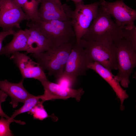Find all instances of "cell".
<instances>
[{
    "label": "cell",
    "instance_id": "cell-1",
    "mask_svg": "<svg viewBox=\"0 0 136 136\" xmlns=\"http://www.w3.org/2000/svg\"><path fill=\"white\" fill-rule=\"evenodd\" d=\"M111 16L99 7L96 16L81 39L97 41H111L123 38L122 30Z\"/></svg>",
    "mask_w": 136,
    "mask_h": 136
},
{
    "label": "cell",
    "instance_id": "cell-2",
    "mask_svg": "<svg viewBox=\"0 0 136 136\" xmlns=\"http://www.w3.org/2000/svg\"><path fill=\"white\" fill-rule=\"evenodd\" d=\"M74 41L38 53L33 54L32 57L49 76L56 78L61 76L63 71Z\"/></svg>",
    "mask_w": 136,
    "mask_h": 136
},
{
    "label": "cell",
    "instance_id": "cell-3",
    "mask_svg": "<svg viewBox=\"0 0 136 136\" xmlns=\"http://www.w3.org/2000/svg\"><path fill=\"white\" fill-rule=\"evenodd\" d=\"M33 22L48 40L51 48L76 39L71 20H45L39 18Z\"/></svg>",
    "mask_w": 136,
    "mask_h": 136
},
{
    "label": "cell",
    "instance_id": "cell-4",
    "mask_svg": "<svg viewBox=\"0 0 136 136\" xmlns=\"http://www.w3.org/2000/svg\"><path fill=\"white\" fill-rule=\"evenodd\" d=\"M80 44L94 62L110 71L117 70L116 47L113 42L97 41L81 39Z\"/></svg>",
    "mask_w": 136,
    "mask_h": 136
},
{
    "label": "cell",
    "instance_id": "cell-5",
    "mask_svg": "<svg viewBox=\"0 0 136 136\" xmlns=\"http://www.w3.org/2000/svg\"><path fill=\"white\" fill-rule=\"evenodd\" d=\"M116 47L118 72L116 76L121 85L127 88L129 76L136 66V50L123 38L113 42Z\"/></svg>",
    "mask_w": 136,
    "mask_h": 136
},
{
    "label": "cell",
    "instance_id": "cell-6",
    "mask_svg": "<svg viewBox=\"0 0 136 136\" xmlns=\"http://www.w3.org/2000/svg\"><path fill=\"white\" fill-rule=\"evenodd\" d=\"M71 19L76 42L81 39L96 16L100 2L85 4L83 1L75 4Z\"/></svg>",
    "mask_w": 136,
    "mask_h": 136
},
{
    "label": "cell",
    "instance_id": "cell-7",
    "mask_svg": "<svg viewBox=\"0 0 136 136\" xmlns=\"http://www.w3.org/2000/svg\"><path fill=\"white\" fill-rule=\"evenodd\" d=\"M99 7L113 17L115 22L121 29H131L135 26L136 11L127 6L123 0L111 2L100 0Z\"/></svg>",
    "mask_w": 136,
    "mask_h": 136
},
{
    "label": "cell",
    "instance_id": "cell-8",
    "mask_svg": "<svg viewBox=\"0 0 136 136\" xmlns=\"http://www.w3.org/2000/svg\"><path fill=\"white\" fill-rule=\"evenodd\" d=\"M93 62L76 40L72 45L62 74L76 81L78 76L86 75L89 66Z\"/></svg>",
    "mask_w": 136,
    "mask_h": 136
},
{
    "label": "cell",
    "instance_id": "cell-9",
    "mask_svg": "<svg viewBox=\"0 0 136 136\" xmlns=\"http://www.w3.org/2000/svg\"><path fill=\"white\" fill-rule=\"evenodd\" d=\"M25 20L30 19L15 0H0V27L3 31L20 28V23Z\"/></svg>",
    "mask_w": 136,
    "mask_h": 136
},
{
    "label": "cell",
    "instance_id": "cell-10",
    "mask_svg": "<svg viewBox=\"0 0 136 136\" xmlns=\"http://www.w3.org/2000/svg\"><path fill=\"white\" fill-rule=\"evenodd\" d=\"M39 81L44 90V94L39 95L40 99L43 103L53 99H66L70 98H74L79 101L84 92L82 88L76 89L67 87L51 82L47 79H43Z\"/></svg>",
    "mask_w": 136,
    "mask_h": 136
},
{
    "label": "cell",
    "instance_id": "cell-11",
    "mask_svg": "<svg viewBox=\"0 0 136 136\" xmlns=\"http://www.w3.org/2000/svg\"><path fill=\"white\" fill-rule=\"evenodd\" d=\"M38 11L39 18L45 20H71L73 11L66 4H60L55 0H41Z\"/></svg>",
    "mask_w": 136,
    "mask_h": 136
},
{
    "label": "cell",
    "instance_id": "cell-12",
    "mask_svg": "<svg viewBox=\"0 0 136 136\" xmlns=\"http://www.w3.org/2000/svg\"><path fill=\"white\" fill-rule=\"evenodd\" d=\"M10 58L19 69L22 79L33 78L39 81L47 79L44 71L39 64L26 54L17 52L12 54Z\"/></svg>",
    "mask_w": 136,
    "mask_h": 136
},
{
    "label": "cell",
    "instance_id": "cell-13",
    "mask_svg": "<svg viewBox=\"0 0 136 136\" xmlns=\"http://www.w3.org/2000/svg\"><path fill=\"white\" fill-rule=\"evenodd\" d=\"M29 36L25 51L27 53H40L51 49L50 42L39 27L31 21L28 22Z\"/></svg>",
    "mask_w": 136,
    "mask_h": 136
},
{
    "label": "cell",
    "instance_id": "cell-14",
    "mask_svg": "<svg viewBox=\"0 0 136 136\" xmlns=\"http://www.w3.org/2000/svg\"><path fill=\"white\" fill-rule=\"evenodd\" d=\"M89 69L96 72L108 83L120 101V110H124L123 102L128 98V96L121 86L116 76L113 75L111 71L95 62H93L89 65Z\"/></svg>",
    "mask_w": 136,
    "mask_h": 136
},
{
    "label": "cell",
    "instance_id": "cell-15",
    "mask_svg": "<svg viewBox=\"0 0 136 136\" xmlns=\"http://www.w3.org/2000/svg\"><path fill=\"white\" fill-rule=\"evenodd\" d=\"M24 79H22L20 82L14 83L8 81L7 80H0V89L11 98L10 103L13 108L18 106V103H23L25 100L33 95L30 94L25 88L23 83Z\"/></svg>",
    "mask_w": 136,
    "mask_h": 136
},
{
    "label": "cell",
    "instance_id": "cell-16",
    "mask_svg": "<svg viewBox=\"0 0 136 136\" xmlns=\"http://www.w3.org/2000/svg\"><path fill=\"white\" fill-rule=\"evenodd\" d=\"M29 36L28 29L20 30L15 32L12 41L2 47L0 55L9 57L11 55L18 52L25 51Z\"/></svg>",
    "mask_w": 136,
    "mask_h": 136
},
{
    "label": "cell",
    "instance_id": "cell-17",
    "mask_svg": "<svg viewBox=\"0 0 136 136\" xmlns=\"http://www.w3.org/2000/svg\"><path fill=\"white\" fill-rule=\"evenodd\" d=\"M29 17L34 22L39 18L38 15V7L41 0H15Z\"/></svg>",
    "mask_w": 136,
    "mask_h": 136
},
{
    "label": "cell",
    "instance_id": "cell-18",
    "mask_svg": "<svg viewBox=\"0 0 136 136\" xmlns=\"http://www.w3.org/2000/svg\"><path fill=\"white\" fill-rule=\"evenodd\" d=\"M41 101L39 95L35 96L33 95L25 100L23 105L20 108L15 111L11 118L14 119L20 114L29 112L38 103Z\"/></svg>",
    "mask_w": 136,
    "mask_h": 136
},
{
    "label": "cell",
    "instance_id": "cell-19",
    "mask_svg": "<svg viewBox=\"0 0 136 136\" xmlns=\"http://www.w3.org/2000/svg\"><path fill=\"white\" fill-rule=\"evenodd\" d=\"M43 103L41 101L39 102L28 112V114L32 115L35 119L43 120L48 117H51L53 120L56 121L57 119L54 115L50 116L48 114L43 105Z\"/></svg>",
    "mask_w": 136,
    "mask_h": 136
},
{
    "label": "cell",
    "instance_id": "cell-20",
    "mask_svg": "<svg viewBox=\"0 0 136 136\" xmlns=\"http://www.w3.org/2000/svg\"><path fill=\"white\" fill-rule=\"evenodd\" d=\"M13 122L24 125L25 123L21 120L13 119H5L1 117L0 119V136H11L13 135L10 128V123Z\"/></svg>",
    "mask_w": 136,
    "mask_h": 136
},
{
    "label": "cell",
    "instance_id": "cell-21",
    "mask_svg": "<svg viewBox=\"0 0 136 136\" xmlns=\"http://www.w3.org/2000/svg\"><path fill=\"white\" fill-rule=\"evenodd\" d=\"M123 38L129 42L136 50V26H135L131 29H122Z\"/></svg>",
    "mask_w": 136,
    "mask_h": 136
},
{
    "label": "cell",
    "instance_id": "cell-22",
    "mask_svg": "<svg viewBox=\"0 0 136 136\" xmlns=\"http://www.w3.org/2000/svg\"><path fill=\"white\" fill-rule=\"evenodd\" d=\"M56 79V83L69 88H72L76 82L69 77L63 74Z\"/></svg>",
    "mask_w": 136,
    "mask_h": 136
},
{
    "label": "cell",
    "instance_id": "cell-23",
    "mask_svg": "<svg viewBox=\"0 0 136 136\" xmlns=\"http://www.w3.org/2000/svg\"><path fill=\"white\" fill-rule=\"evenodd\" d=\"M8 96L6 93L0 90V116L6 119H13L6 115L3 110L1 107V103L5 101Z\"/></svg>",
    "mask_w": 136,
    "mask_h": 136
},
{
    "label": "cell",
    "instance_id": "cell-24",
    "mask_svg": "<svg viewBox=\"0 0 136 136\" xmlns=\"http://www.w3.org/2000/svg\"><path fill=\"white\" fill-rule=\"evenodd\" d=\"M15 31L13 29L6 31L0 32V51L2 48V42L8 36L13 35Z\"/></svg>",
    "mask_w": 136,
    "mask_h": 136
},
{
    "label": "cell",
    "instance_id": "cell-25",
    "mask_svg": "<svg viewBox=\"0 0 136 136\" xmlns=\"http://www.w3.org/2000/svg\"><path fill=\"white\" fill-rule=\"evenodd\" d=\"M68 1H71L73 2L74 4H75L77 3L80 2L82 1L83 0H68Z\"/></svg>",
    "mask_w": 136,
    "mask_h": 136
},
{
    "label": "cell",
    "instance_id": "cell-26",
    "mask_svg": "<svg viewBox=\"0 0 136 136\" xmlns=\"http://www.w3.org/2000/svg\"><path fill=\"white\" fill-rule=\"evenodd\" d=\"M55 1L57 2V3H58L59 4H62L61 3L60 0H55Z\"/></svg>",
    "mask_w": 136,
    "mask_h": 136
}]
</instances>
